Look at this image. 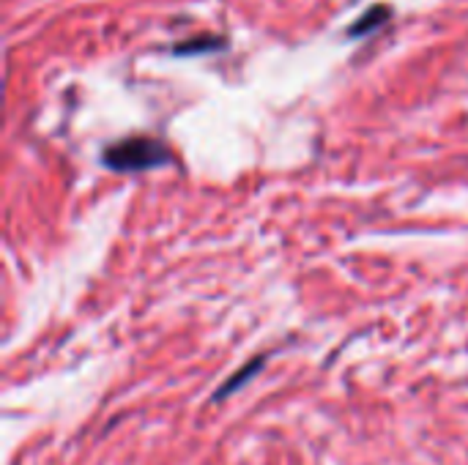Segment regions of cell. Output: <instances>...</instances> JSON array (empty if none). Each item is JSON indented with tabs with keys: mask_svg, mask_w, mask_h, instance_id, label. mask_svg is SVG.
<instances>
[{
	"mask_svg": "<svg viewBox=\"0 0 468 465\" xmlns=\"http://www.w3.org/2000/svg\"><path fill=\"white\" fill-rule=\"evenodd\" d=\"M389 16H392V8H389L387 3H378V5H373V8H367V11L348 27V36H351V38H362V36L373 33L376 27H381L384 22H389Z\"/></svg>",
	"mask_w": 468,
	"mask_h": 465,
	"instance_id": "cell-2",
	"label": "cell"
},
{
	"mask_svg": "<svg viewBox=\"0 0 468 465\" xmlns=\"http://www.w3.org/2000/svg\"><path fill=\"white\" fill-rule=\"evenodd\" d=\"M101 162H104V167H110L115 173H143V170L170 164L173 151L156 137L137 134V137H123L118 143H112L110 148H104Z\"/></svg>",
	"mask_w": 468,
	"mask_h": 465,
	"instance_id": "cell-1",
	"label": "cell"
},
{
	"mask_svg": "<svg viewBox=\"0 0 468 465\" xmlns=\"http://www.w3.org/2000/svg\"><path fill=\"white\" fill-rule=\"evenodd\" d=\"M263 362H266V359H252L244 370H239V373H236V375H233V378H230L219 392H217V400H222V397H228L230 392H236L239 386H244V384H247V381H250V378L263 367Z\"/></svg>",
	"mask_w": 468,
	"mask_h": 465,
	"instance_id": "cell-4",
	"label": "cell"
},
{
	"mask_svg": "<svg viewBox=\"0 0 468 465\" xmlns=\"http://www.w3.org/2000/svg\"><path fill=\"white\" fill-rule=\"evenodd\" d=\"M222 44H225L222 38H217V36L206 33V36L189 38V41H184V44H176L173 49H176L178 55H192V52H208V49H219Z\"/></svg>",
	"mask_w": 468,
	"mask_h": 465,
	"instance_id": "cell-3",
	"label": "cell"
}]
</instances>
